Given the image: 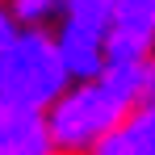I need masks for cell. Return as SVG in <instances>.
<instances>
[{"label":"cell","mask_w":155,"mask_h":155,"mask_svg":"<svg viewBox=\"0 0 155 155\" xmlns=\"http://www.w3.org/2000/svg\"><path fill=\"white\" fill-rule=\"evenodd\" d=\"M143 105V67H105L97 80L71 84L46 109V130L59 155H92Z\"/></svg>","instance_id":"1"},{"label":"cell","mask_w":155,"mask_h":155,"mask_svg":"<svg viewBox=\"0 0 155 155\" xmlns=\"http://www.w3.org/2000/svg\"><path fill=\"white\" fill-rule=\"evenodd\" d=\"M71 88V76L59 59L51 29H17L8 51H0V101L46 113L63 92Z\"/></svg>","instance_id":"2"},{"label":"cell","mask_w":155,"mask_h":155,"mask_svg":"<svg viewBox=\"0 0 155 155\" xmlns=\"http://www.w3.org/2000/svg\"><path fill=\"white\" fill-rule=\"evenodd\" d=\"M155 54V0H117L105 67H147Z\"/></svg>","instance_id":"3"},{"label":"cell","mask_w":155,"mask_h":155,"mask_svg":"<svg viewBox=\"0 0 155 155\" xmlns=\"http://www.w3.org/2000/svg\"><path fill=\"white\" fill-rule=\"evenodd\" d=\"M0 155H59L46 130V113L0 101Z\"/></svg>","instance_id":"4"},{"label":"cell","mask_w":155,"mask_h":155,"mask_svg":"<svg viewBox=\"0 0 155 155\" xmlns=\"http://www.w3.org/2000/svg\"><path fill=\"white\" fill-rule=\"evenodd\" d=\"M92 155H155V105L130 109V117Z\"/></svg>","instance_id":"5"},{"label":"cell","mask_w":155,"mask_h":155,"mask_svg":"<svg viewBox=\"0 0 155 155\" xmlns=\"http://www.w3.org/2000/svg\"><path fill=\"white\" fill-rule=\"evenodd\" d=\"M17 29H54L67 13V0H4Z\"/></svg>","instance_id":"6"},{"label":"cell","mask_w":155,"mask_h":155,"mask_svg":"<svg viewBox=\"0 0 155 155\" xmlns=\"http://www.w3.org/2000/svg\"><path fill=\"white\" fill-rule=\"evenodd\" d=\"M13 38H17V21L8 17V8H4V0H0V51H8Z\"/></svg>","instance_id":"7"},{"label":"cell","mask_w":155,"mask_h":155,"mask_svg":"<svg viewBox=\"0 0 155 155\" xmlns=\"http://www.w3.org/2000/svg\"><path fill=\"white\" fill-rule=\"evenodd\" d=\"M143 105H155V54L143 67Z\"/></svg>","instance_id":"8"}]
</instances>
